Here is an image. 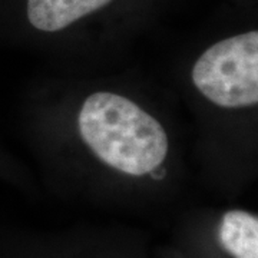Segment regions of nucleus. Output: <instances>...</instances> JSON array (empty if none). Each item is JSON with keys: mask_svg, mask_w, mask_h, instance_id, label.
Listing matches in <instances>:
<instances>
[{"mask_svg": "<svg viewBox=\"0 0 258 258\" xmlns=\"http://www.w3.org/2000/svg\"><path fill=\"white\" fill-rule=\"evenodd\" d=\"M75 131L83 149L119 176H155L169 159L171 139L164 123L123 93H89L75 113Z\"/></svg>", "mask_w": 258, "mask_h": 258, "instance_id": "f257e3e1", "label": "nucleus"}, {"mask_svg": "<svg viewBox=\"0 0 258 258\" xmlns=\"http://www.w3.org/2000/svg\"><path fill=\"white\" fill-rule=\"evenodd\" d=\"M195 91L224 111L255 109L258 103V32L224 37L198 56L191 68Z\"/></svg>", "mask_w": 258, "mask_h": 258, "instance_id": "f03ea898", "label": "nucleus"}, {"mask_svg": "<svg viewBox=\"0 0 258 258\" xmlns=\"http://www.w3.org/2000/svg\"><path fill=\"white\" fill-rule=\"evenodd\" d=\"M112 2L113 0H28L26 15L33 29L43 33H56L106 8Z\"/></svg>", "mask_w": 258, "mask_h": 258, "instance_id": "7ed1b4c3", "label": "nucleus"}, {"mask_svg": "<svg viewBox=\"0 0 258 258\" xmlns=\"http://www.w3.org/2000/svg\"><path fill=\"white\" fill-rule=\"evenodd\" d=\"M218 244L232 258H258V218L244 210H231L222 215Z\"/></svg>", "mask_w": 258, "mask_h": 258, "instance_id": "20e7f679", "label": "nucleus"}]
</instances>
